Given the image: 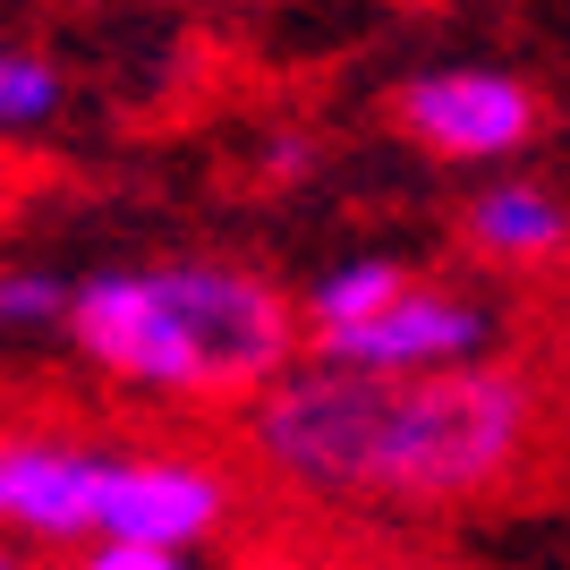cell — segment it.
I'll list each match as a JSON object with an SVG mask.
<instances>
[{
  "label": "cell",
  "mask_w": 570,
  "mask_h": 570,
  "mask_svg": "<svg viewBox=\"0 0 570 570\" xmlns=\"http://www.w3.org/2000/svg\"><path fill=\"white\" fill-rule=\"evenodd\" d=\"M247 443L289 494L341 511H452L511 476L537 392L511 366H350L289 357L247 392Z\"/></svg>",
  "instance_id": "6da1fadb"
},
{
  "label": "cell",
  "mask_w": 570,
  "mask_h": 570,
  "mask_svg": "<svg viewBox=\"0 0 570 570\" xmlns=\"http://www.w3.org/2000/svg\"><path fill=\"white\" fill-rule=\"evenodd\" d=\"M60 333L95 375L128 392H179V401H238L298 357V307L282 289L214 256L170 264H102L69 282Z\"/></svg>",
  "instance_id": "7a4b0ae2"
},
{
  "label": "cell",
  "mask_w": 570,
  "mask_h": 570,
  "mask_svg": "<svg viewBox=\"0 0 570 570\" xmlns=\"http://www.w3.org/2000/svg\"><path fill=\"white\" fill-rule=\"evenodd\" d=\"M401 128L426 145L434 163H511L537 137V86L485 60H452V69H417L392 95Z\"/></svg>",
  "instance_id": "3957f363"
},
{
  "label": "cell",
  "mask_w": 570,
  "mask_h": 570,
  "mask_svg": "<svg viewBox=\"0 0 570 570\" xmlns=\"http://www.w3.org/2000/svg\"><path fill=\"white\" fill-rule=\"evenodd\" d=\"M230 520V476L196 452H102L95 537H137V546H214Z\"/></svg>",
  "instance_id": "277c9868"
},
{
  "label": "cell",
  "mask_w": 570,
  "mask_h": 570,
  "mask_svg": "<svg viewBox=\"0 0 570 570\" xmlns=\"http://www.w3.org/2000/svg\"><path fill=\"white\" fill-rule=\"evenodd\" d=\"M494 341H502V324L485 298L409 273L375 315H357L341 333H315V357H350V366H476V357H494Z\"/></svg>",
  "instance_id": "5b68a950"
},
{
  "label": "cell",
  "mask_w": 570,
  "mask_h": 570,
  "mask_svg": "<svg viewBox=\"0 0 570 570\" xmlns=\"http://www.w3.org/2000/svg\"><path fill=\"white\" fill-rule=\"evenodd\" d=\"M102 452L77 434H0V537L35 546H86L95 537V494H102Z\"/></svg>",
  "instance_id": "8992f818"
},
{
  "label": "cell",
  "mask_w": 570,
  "mask_h": 570,
  "mask_svg": "<svg viewBox=\"0 0 570 570\" xmlns=\"http://www.w3.org/2000/svg\"><path fill=\"white\" fill-rule=\"evenodd\" d=\"M469 247L494 264H546L570 247V205L546 188V179H494V188H476L469 205Z\"/></svg>",
  "instance_id": "52a82bcc"
},
{
  "label": "cell",
  "mask_w": 570,
  "mask_h": 570,
  "mask_svg": "<svg viewBox=\"0 0 570 570\" xmlns=\"http://www.w3.org/2000/svg\"><path fill=\"white\" fill-rule=\"evenodd\" d=\"M401 282H409L401 256H341L333 273L307 282V333H341V324H357V315H375Z\"/></svg>",
  "instance_id": "ba28073f"
},
{
  "label": "cell",
  "mask_w": 570,
  "mask_h": 570,
  "mask_svg": "<svg viewBox=\"0 0 570 570\" xmlns=\"http://www.w3.org/2000/svg\"><path fill=\"white\" fill-rule=\"evenodd\" d=\"M69 111V77L51 51H26V43H0V137H35Z\"/></svg>",
  "instance_id": "9c48e42d"
},
{
  "label": "cell",
  "mask_w": 570,
  "mask_h": 570,
  "mask_svg": "<svg viewBox=\"0 0 570 570\" xmlns=\"http://www.w3.org/2000/svg\"><path fill=\"white\" fill-rule=\"evenodd\" d=\"M60 307H69V282H60V273H35V264H9V273H0V324H9V333H43V324H60Z\"/></svg>",
  "instance_id": "30bf717a"
},
{
  "label": "cell",
  "mask_w": 570,
  "mask_h": 570,
  "mask_svg": "<svg viewBox=\"0 0 570 570\" xmlns=\"http://www.w3.org/2000/svg\"><path fill=\"white\" fill-rule=\"evenodd\" d=\"M77 570H196V553L179 546H137V537H86Z\"/></svg>",
  "instance_id": "8fae6325"
},
{
  "label": "cell",
  "mask_w": 570,
  "mask_h": 570,
  "mask_svg": "<svg viewBox=\"0 0 570 570\" xmlns=\"http://www.w3.org/2000/svg\"><path fill=\"white\" fill-rule=\"evenodd\" d=\"M0 570H26V562H18V546H9V537H0Z\"/></svg>",
  "instance_id": "7c38bea8"
},
{
  "label": "cell",
  "mask_w": 570,
  "mask_h": 570,
  "mask_svg": "<svg viewBox=\"0 0 570 570\" xmlns=\"http://www.w3.org/2000/svg\"><path fill=\"white\" fill-rule=\"evenodd\" d=\"M256 570H298V562H256Z\"/></svg>",
  "instance_id": "4fadbf2b"
}]
</instances>
